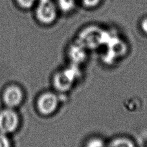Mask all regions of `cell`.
<instances>
[{
	"instance_id": "obj_1",
	"label": "cell",
	"mask_w": 147,
	"mask_h": 147,
	"mask_svg": "<svg viewBox=\"0 0 147 147\" xmlns=\"http://www.w3.org/2000/svg\"><path fill=\"white\" fill-rule=\"evenodd\" d=\"M109 34L96 27H90L84 30L80 35L78 43L86 48H96L106 42Z\"/></svg>"
},
{
	"instance_id": "obj_2",
	"label": "cell",
	"mask_w": 147,
	"mask_h": 147,
	"mask_svg": "<svg viewBox=\"0 0 147 147\" xmlns=\"http://www.w3.org/2000/svg\"><path fill=\"white\" fill-rule=\"evenodd\" d=\"M38 5L36 9V16L38 21L45 25L55 22L57 11L55 5L51 0H37Z\"/></svg>"
},
{
	"instance_id": "obj_3",
	"label": "cell",
	"mask_w": 147,
	"mask_h": 147,
	"mask_svg": "<svg viewBox=\"0 0 147 147\" xmlns=\"http://www.w3.org/2000/svg\"><path fill=\"white\" fill-rule=\"evenodd\" d=\"M18 117L14 111L7 109L0 112V132L7 134L13 132L18 126Z\"/></svg>"
},
{
	"instance_id": "obj_4",
	"label": "cell",
	"mask_w": 147,
	"mask_h": 147,
	"mask_svg": "<svg viewBox=\"0 0 147 147\" xmlns=\"http://www.w3.org/2000/svg\"><path fill=\"white\" fill-rule=\"evenodd\" d=\"M57 95L51 92L42 94L38 100V108L40 113L44 115H50L55 112L58 106Z\"/></svg>"
},
{
	"instance_id": "obj_5",
	"label": "cell",
	"mask_w": 147,
	"mask_h": 147,
	"mask_svg": "<svg viewBox=\"0 0 147 147\" xmlns=\"http://www.w3.org/2000/svg\"><path fill=\"white\" fill-rule=\"evenodd\" d=\"M76 79V75L73 69H67L58 73L54 78V85L58 90L65 92L71 87Z\"/></svg>"
},
{
	"instance_id": "obj_6",
	"label": "cell",
	"mask_w": 147,
	"mask_h": 147,
	"mask_svg": "<svg viewBox=\"0 0 147 147\" xmlns=\"http://www.w3.org/2000/svg\"><path fill=\"white\" fill-rule=\"evenodd\" d=\"M22 99V91L16 86H9L3 93L4 102L9 107L13 108L18 106L21 103Z\"/></svg>"
},
{
	"instance_id": "obj_7",
	"label": "cell",
	"mask_w": 147,
	"mask_h": 147,
	"mask_svg": "<svg viewBox=\"0 0 147 147\" xmlns=\"http://www.w3.org/2000/svg\"><path fill=\"white\" fill-rule=\"evenodd\" d=\"M85 49L86 48L78 42L72 45L69 51V55L71 57L73 61L75 63L82 62L86 56Z\"/></svg>"
},
{
	"instance_id": "obj_8",
	"label": "cell",
	"mask_w": 147,
	"mask_h": 147,
	"mask_svg": "<svg viewBox=\"0 0 147 147\" xmlns=\"http://www.w3.org/2000/svg\"><path fill=\"white\" fill-rule=\"evenodd\" d=\"M107 147H136V145L130 138L119 136L111 139Z\"/></svg>"
},
{
	"instance_id": "obj_9",
	"label": "cell",
	"mask_w": 147,
	"mask_h": 147,
	"mask_svg": "<svg viewBox=\"0 0 147 147\" xmlns=\"http://www.w3.org/2000/svg\"><path fill=\"white\" fill-rule=\"evenodd\" d=\"M84 147H106L105 141L99 137H93L86 142Z\"/></svg>"
},
{
	"instance_id": "obj_10",
	"label": "cell",
	"mask_w": 147,
	"mask_h": 147,
	"mask_svg": "<svg viewBox=\"0 0 147 147\" xmlns=\"http://www.w3.org/2000/svg\"><path fill=\"white\" fill-rule=\"evenodd\" d=\"M58 6L64 12H69L75 6V0H58Z\"/></svg>"
},
{
	"instance_id": "obj_11",
	"label": "cell",
	"mask_w": 147,
	"mask_h": 147,
	"mask_svg": "<svg viewBox=\"0 0 147 147\" xmlns=\"http://www.w3.org/2000/svg\"><path fill=\"white\" fill-rule=\"evenodd\" d=\"M37 0H16L17 3L23 9L31 8Z\"/></svg>"
},
{
	"instance_id": "obj_12",
	"label": "cell",
	"mask_w": 147,
	"mask_h": 147,
	"mask_svg": "<svg viewBox=\"0 0 147 147\" xmlns=\"http://www.w3.org/2000/svg\"><path fill=\"white\" fill-rule=\"evenodd\" d=\"M0 147H11L9 139L6 134L0 132Z\"/></svg>"
},
{
	"instance_id": "obj_13",
	"label": "cell",
	"mask_w": 147,
	"mask_h": 147,
	"mask_svg": "<svg viewBox=\"0 0 147 147\" xmlns=\"http://www.w3.org/2000/svg\"><path fill=\"white\" fill-rule=\"evenodd\" d=\"M100 0H82L84 5L90 8L96 7L100 3Z\"/></svg>"
},
{
	"instance_id": "obj_14",
	"label": "cell",
	"mask_w": 147,
	"mask_h": 147,
	"mask_svg": "<svg viewBox=\"0 0 147 147\" xmlns=\"http://www.w3.org/2000/svg\"><path fill=\"white\" fill-rule=\"evenodd\" d=\"M141 27L142 31L146 34H147V18L143 20L141 24Z\"/></svg>"
}]
</instances>
